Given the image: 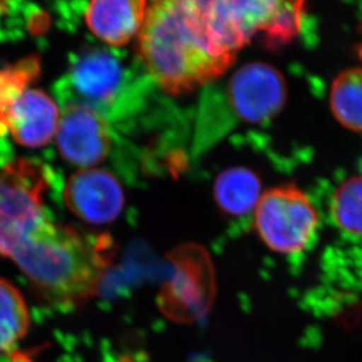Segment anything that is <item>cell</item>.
<instances>
[{"label":"cell","instance_id":"obj_1","mask_svg":"<svg viewBox=\"0 0 362 362\" xmlns=\"http://www.w3.org/2000/svg\"><path fill=\"white\" fill-rule=\"evenodd\" d=\"M139 49L149 74L174 95L217 79L236 59L214 37L203 0L149 4Z\"/></svg>","mask_w":362,"mask_h":362},{"label":"cell","instance_id":"obj_2","mask_svg":"<svg viewBox=\"0 0 362 362\" xmlns=\"http://www.w3.org/2000/svg\"><path fill=\"white\" fill-rule=\"evenodd\" d=\"M110 240L45 218L10 258L48 300L76 305L93 297L110 264Z\"/></svg>","mask_w":362,"mask_h":362},{"label":"cell","instance_id":"obj_3","mask_svg":"<svg viewBox=\"0 0 362 362\" xmlns=\"http://www.w3.org/2000/svg\"><path fill=\"white\" fill-rule=\"evenodd\" d=\"M134 82L117 53L87 48L71 58L69 71L55 85L62 106L80 105L117 121L133 108Z\"/></svg>","mask_w":362,"mask_h":362},{"label":"cell","instance_id":"obj_4","mask_svg":"<svg viewBox=\"0 0 362 362\" xmlns=\"http://www.w3.org/2000/svg\"><path fill=\"white\" fill-rule=\"evenodd\" d=\"M253 215L262 242L281 255L308 249L319 226L318 212L308 196L290 185L263 192Z\"/></svg>","mask_w":362,"mask_h":362},{"label":"cell","instance_id":"obj_5","mask_svg":"<svg viewBox=\"0 0 362 362\" xmlns=\"http://www.w3.org/2000/svg\"><path fill=\"white\" fill-rule=\"evenodd\" d=\"M47 176L41 164L17 160L0 170V255L10 257L45 218Z\"/></svg>","mask_w":362,"mask_h":362},{"label":"cell","instance_id":"obj_6","mask_svg":"<svg viewBox=\"0 0 362 362\" xmlns=\"http://www.w3.org/2000/svg\"><path fill=\"white\" fill-rule=\"evenodd\" d=\"M233 113L247 123L272 120L286 105L287 83L279 69L267 62H249L228 83Z\"/></svg>","mask_w":362,"mask_h":362},{"label":"cell","instance_id":"obj_7","mask_svg":"<svg viewBox=\"0 0 362 362\" xmlns=\"http://www.w3.org/2000/svg\"><path fill=\"white\" fill-rule=\"evenodd\" d=\"M110 129L106 119L80 105L64 106L57 128V146L69 163L89 167L100 163L110 151Z\"/></svg>","mask_w":362,"mask_h":362},{"label":"cell","instance_id":"obj_8","mask_svg":"<svg viewBox=\"0 0 362 362\" xmlns=\"http://www.w3.org/2000/svg\"><path fill=\"white\" fill-rule=\"evenodd\" d=\"M64 199L74 215L90 224L112 222L124 205L120 183L103 169H86L72 175L66 183Z\"/></svg>","mask_w":362,"mask_h":362},{"label":"cell","instance_id":"obj_9","mask_svg":"<svg viewBox=\"0 0 362 362\" xmlns=\"http://www.w3.org/2000/svg\"><path fill=\"white\" fill-rule=\"evenodd\" d=\"M58 122V107L40 89H26L5 115V124L14 140L28 148L47 144L57 133Z\"/></svg>","mask_w":362,"mask_h":362},{"label":"cell","instance_id":"obj_10","mask_svg":"<svg viewBox=\"0 0 362 362\" xmlns=\"http://www.w3.org/2000/svg\"><path fill=\"white\" fill-rule=\"evenodd\" d=\"M147 8L142 0H98L86 8V23L95 37L121 47L140 32Z\"/></svg>","mask_w":362,"mask_h":362},{"label":"cell","instance_id":"obj_11","mask_svg":"<svg viewBox=\"0 0 362 362\" xmlns=\"http://www.w3.org/2000/svg\"><path fill=\"white\" fill-rule=\"evenodd\" d=\"M262 195V182L249 168H228L214 183L216 204L224 214L233 217H243L255 211Z\"/></svg>","mask_w":362,"mask_h":362},{"label":"cell","instance_id":"obj_12","mask_svg":"<svg viewBox=\"0 0 362 362\" xmlns=\"http://www.w3.org/2000/svg\"><path fill=\"white\" fill-rule=\"evenodd\" d=\"M332 114L346 129L362 133V67L340 73L329 90Z\"/></svg>","mask_w":362,"mask_h":362},{"label":"cell","instance_id":"obj_13","mask_svg":"<svg viewBox=\"0 0 362 362\" xmlns=\"http://www.w3.org/2000/svg\"><path fill=\"white\" fill-rule=\"evenodd\" d=\"M30 326L28 306L21 292L0 279V354H7L25 338Z\"/></svg>","mask_w":362,"mask_h":362},{"label":"cell","instance_id":"obj_14","mask_svg":"<svg viewBox=\"0 0 362 362\" xmlns=\"http://www.w3.org/2000/svg\"><path fill=\"white\" fill-rule=\"evenodd\" d=\"M332 218L342 233L362 237V175L339 185L331 201Z\"/></svg>","mask_w":362,"mask_h":362}]
</instances>
